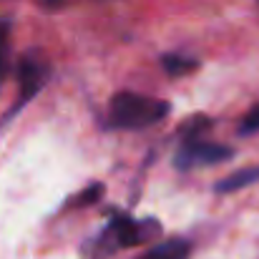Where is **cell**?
Returning <instances> with one entry per match:
<instances>
[{
    "instance_id": "cell-11",
    "label": "cell",
    "mask_w": 259,
    "mask_h": 259,
    "mask_svg": "<svg viewBox=\"0 0 259 259\" xmlns=\"http://www.w3.org/2000/svg\"><path fill=\"white\" fill-rule=\"evenodd\" d=\"M48 3H61V0H48Z\"/></svg>"
},
{
    "instance_id": "cell-8",
    "label": "cell",
    "mask_w": 259,
    "mask_h": 259,
    "mask_svg": "<svg viewBox=\"0 0 259 259\" xmlns=\"http://www.w3.org/2000/svg\"><path fill=\"white\" fill-rule=\"evenodd\" d=\"M254 131H259V106L252 108V111L244 116V121H242V126H239V134H242V136L254 134Z\"/></svg>"
},
{
    "instance_id": "cell-3",
    "label": "cell",
    "mask_w": 259,
    "mask_h": 259,
    "mask_svg": "<svg viewBox=\"0 0 259 259\" xmlns=\"http://www.w3.org/2000/svg\"><path fill=\"white\" fill-rule=\"evenodd\" d=\"M51 68L35 58H25L18 66V83H20V103H28L40 88L46 86Z\"/></svg>"
},
{
    "instance_id": "cell-7",
    "label": "cell",
    "mask_w": 259,
    "mask_h": 259,
    "mask_svg": "<svg viewBox=\"0 0 259 259\" xmlns=\"http://www.w3.org/2000/svg\"><path fill=\"white\" fill-rule=\"evenodd\" d=\"M209 126H211V121L206 116H194L191 121H186L181 126V136H184V141H196V136H201Z\"/></svg>"
},
{
    "instance_id": "cell-6",
    "label": "cell",
    "mask_w": 259,
    "mask_h": 259,
    "mask_svg": "<svg viewBox=\"0 0 259 259\" xmlns=\"http://www.w3.org/2000/svg\"><path fill=\"white\" fill-rule=\"evenodd\" d=\"M161 66L166 68L169 76H184L186 71L196 68V61L194 58H184V56H164Z\"/></svg>"
},
{
    "instance_id": "cell-5",
    "label": "cell",
    "mask_w": 259,
    "mask_h": 259,
    "mask_svg": "<svg viewBox=\"0 0 259 259\" xmlns=\"http://www.w3.org/2000/svg\"><path fill=\"white\" fill-rule=\"evenodd\" d=\"M259 179V169H244V171H237L232 176H227L224 181L217 184V191L219 194H227V191H237V189H244L247 184H254Z\"/></svg>"
},
{
    "instance_id": "cell-1",
    "label": "cell",
    "mask_w": 259,
    "mask_h": 259,
    "mask_svg": "<svg viewBox=\"0 0 259 259\" xmlns=\"http://www.w3.org/2000/svg\"><path fill=\"white\" fill-rule=\"evenodd\" d=\"M169 103L141 93H118L111 101V123L118 128H146L169 116Z\"/></svg>"
},
{
    "instance_id": "cell-4",
    "label": "cell",
    "mask_w": 259,
    "mask_h": 259,
    "mask_svg": "<svg viewBox=\"0 0 259 259\" xmlns=\"http://www.w3.org/2000/svg\"><path fill=\"white\" fill-rule=\"evenodd\" d=\"M191 252V244L184 242V239H171V242H164L154 249H149L141 259H189Z\"/></svg>"
},
{
    "instance_id": "cell-10",
    "label": "cell",
    "mask_w": 259,
    "mask_h": 259,
    "mask_svg": "<svg viewBox=\"0 0 259 259\" xmlns=\"http://www.w3.org/2000/svg\"><path fill=\"white\" fill-rule=\"evenodd\" d=\"M8 33H10V23L0 20V76L5 68V51H8Z\"/></svg>"
},
{
    "instance_id": "cell-2",
    "label": "cell",
    "mask_w": 259,
    "mask_h": 259,
    "mask_svg": "<svg viewBox=\"0 0 259 259\" xmlns=\"http://www.w3.org/2000/svg\"><path fill=\"white\" fill-rule=\"evenodd\" d=\"M234 156V151L229 146L222 144H201V141H186V146L176 154V166L189 171L194 166H211V164H222L229 161Z\"/></svg>"
},
{
    "instance_id": "cell-9",
    "label": "cell",
    "mask_w": 259,
    "mask_h": 259,
    "mask_svg": "<svg viewBox=\"0 0 259 259\" xmlns=\"http://www.w3.org/2000/svg\"><path fill=\"white\" fill-rule=\"evenodd\" d=\"M101 194H103V186H101V184H98V186H91V189H86V191L78 194V199H76L73 204H76V206H88V204L98 201Z\"/></svg>"
}]
</instances>
